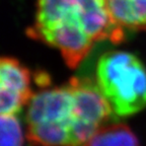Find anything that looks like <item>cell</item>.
<instances>
[{"instance_id":"3957f363","label":"cell","mask_w":146,"mask_h":146,"mask_svg":"<svg viewBox=\"0 0 146 146\" xmlns=\"http://www.w3.org/2000/svg\"><path fill=\"white\" fill-rule=\"evenodd\" d=\"M96 82L116 116H133L146 107V68L132 53L110 51L102 55Z\"/></svg>"},{"instance_id":"277c9868","label":"cell","mask_w":146,"mask_h":146,"mask_svg":"<svg viewBox=\"0 0 146 146\" xmlns=\"http://www.w3.org/2000/svg\"><path fill=\"white\" fill-rule=\"evenodd\" d=\"M30 70L12 57H2L0 62V113L16 115L32 98Z\"/></svg>"},{"instance_id":"52a82bcc","label":"cell","mask_w":146,"mask_h":146,"mask_svg":"<svg viewBox=\"0 0 146 146\" xmlns=\"http://www.w3.org/2000/svg\"><path fill=\"white\" fill-rule=\"evenodd\" d=\"M0 146H23V127L15 115H1Z\"/></svg>"},{"instance_id":"5b68a950","label":"cell","mask_w":146,"mask_h":146,"mask_svg":"<svg viewBox=\"0 0 146 146\" xmlns=\"http://www.w3.org/2000/svg\"><path fill=\"white\" fill-rule=\"evenodd\" d=\"M115 21L122 29L146 30V0H108Z\"/></svg>"},{"instance_id":"8992f818","label":"cell","mask_w":146,"mask_h":146,"mask_svg":"<svg viewBox=\"0 0 146 146\" xmlns=\"http://www.w3.org/2000/svg\"><path fill=\"white\" fill-rule=\"evenodd\" d=\"M84 146H140L138 138L127 125L105 124L88 139Z\"/></svg>"},{"instance_id":"6da1fadb","label":"cell","mask_w":146,"mask_h":146,"mask_svg":"<svg viewBox=\"0 0 146 146\" xmlns=\"http://www.w3.org/2000/svg\"><path fill=\"white\" fill-rule=\"evenodd\" d=\"M27 106V135L35 146H84L113 114L96 82L80 77L41 86Z\"/></svg>"},{"instance_id":"7a4b0ae2","label":"cell","mask_w":146,"mask_h":146,"mask_svg":"<svg viewBox=\"0 0 146 146\" xmlns=\"http://www.w3.org/2000/svg\"><path fill=\"white\" fill-rule=\"evenodd\" d=\"M124 32L115 21L108 0H36L27 35L58 50L67 66L74 69L96 44L120 43Z\"/></svg>"}]
</instances>
